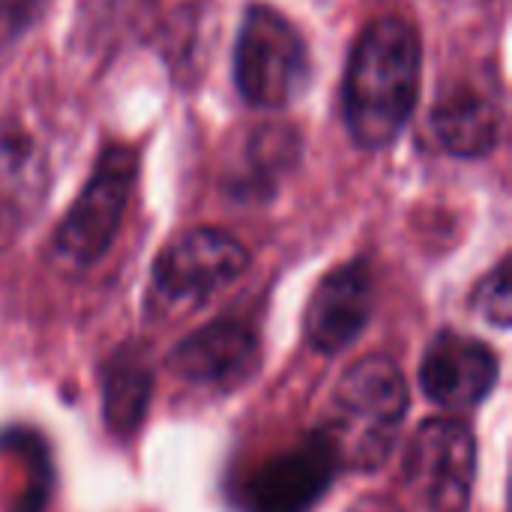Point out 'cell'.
Returning <instances> with one entry per match:
<instances>
[{"instance_id":"obj_13","label":"cell","mask_w":512,"mask_h":512,"mask_svg":"<svg viewBox=\"0 0 512 512\" xmlns=\"http://www.w3.org/2000/svg\"><path fill=\"white\" fill-rule=\"evenodd\" d=\"M45 165L27 138L0 135V237H12L42 204Z\"/></svg>"},{"instance_id":"obj_7","label":"cell","mask_w":512,"mask_h":512,"mask_svg":"<svg viewBox=\"0 0 512 512\" xmlns=\"http://www.w3.org/2000/svg\"><path fill=\"white\" fill-rule=\"evenodd\" d=\"M342 468L333 432H315L303 444L264 462L243 489L246 512H309Z\"/></svg>"},{"instance_id":"obj_4","label":"cell","mask_w":512,"mask_h":512,"mask_svg":"<svg viewBox=\"0 0 512 512\" xmlns=\"http://www.w3.org/2000/svg\"><path fill=\"white\" fill-rule=\"evenodd\" d=\"M309 78V51L297 27L273 6L252 3L234 48V81L252 108L288 105Z\"/></svg>"},{"instance_id":"obj_6","label":"cell","mask_w":512,"mask_h":512,"mask_svg":"<svg viewBox=\"0 0 512 512\" xmlns=\"http://www.w3.org/2000/svg\"><path fill=\"white\" fill-rule=\"evenodd\" d=\"M477 477V441L462 420L432 417L408 444L405 483L429 512H465Z\"/></svg>"},{"instance_id":"obj_10","label":"cell","mask_w":512,"mask_h":512,"mask_svg":"<svg viewBox=\"0 0 512 512\" xmlns=\"http://www.w3.org/2000/svg\"><path fill=\"white\" fill-rule=\"evenodd\" d=\"M372 318V270L363 258L330 270L309 297L303 333L318 354L351 348Z\"/></svg>"},{"instance_id":"obj_2","label":"cell","mask_w":512,"mask_h":512,"mask_svg":"<svg viewBox=\"0 0 512 512\" xmlns=\"http://www.w3.org/2000/svg\"><path fill=\"white\" fill-rule=\"evenodd\" d=\"M336 405L348 420V426L342 423L333 432L342 465L351 462L360 471H375L390 456L393 432L408 414V378L399 363L384 354L363 357L339 381Z\"/></svg>"},{"instance_id":"obj_9","label":"cell","mask_w":512,"mask_h":512,"mask_svg":"<svg viewBox=\"0 0 512 512\" xmlns=\"http://www.w3.org/2000/svg\"><path fill=\"white\" fill-rule=\"evenodd\" d=\"M498 354L462 333H438L420 363V390L447 411H468L489 399L498 384Z\"/></svg>"},{"instance_id":"obj_15","label":"cell","mask_w":512,"mask_h":512,"mask_svg":"<svg viewBox=\"0 0 512 512\" xmlns=\"http://www.w3.org/2000/svg\"><path fill=\"white\" fill-rule=\"evenodd\" d=\"M351 512H402L393 501H387V498H363V501H357L354 504V510Z\"/></svg>"},{"instance_id":"obj_11","label":"cell","mask_w":512,"mask_h":512,"mask_svg":"<svg viewBox=\"0 0 512 512\" xmlns=\"http://www.w3.org/2000/svg\"><path fill=\"white\" fill-rule=\"evenodd\" d=\"M504 114L495 93L462 84L450 90L432 111V129L453 156H486L501 135Z\"/></svg>"},{"instance_id":"obj_14","label":"cell","mask_w":512,"mask_h":512,"mask_svg":"<svg viewBox=\"0 0 512 512\" xmlns=\"http://www.w3.org/2000/svg\"><path fill=\"white\" fill-rule=\"evenodd\" d=\"M474 309L495 327H510L512 321V288L510 261L504 258L474 291Z\"/></svg>"},{"instance_id":"obj_8","label":"cell","mask_w":512,"mask_h":512,"mask_svg":"<svg viewBox=\"0 0 512 512\" xmlns=\"http://www.w3.org/2000/svg\"><path fill=\"white\" fill-rule=\"evenodd\" d=\"M261 363V342L255 330L240 321H213L183 336L165 357V366L180 381L231 393L243 387Z\"/></svg>"},{"instance_id":"obj_12","label":"cell","mask_w":512,"mask_h":512,"mask_svg":"<svg viewBox=\"0 0 512 512\" xmlns=\"http://www.w3.org/2000/svg\"><path fill=\"white\" fill-rule=\"evenodd\" d=\"M153 399V363L141 345H123L102 366V417L120 438L135 435Z\"/></svg>"},{"instance_id":"obj_1","label":"cell","mask_w":512,"mask_h":512,"mask_svg":"<svg viewBox=\"0 0 512 512\" xmlns=\"http://www.w3.org/2000/svg\"><path fill=\"white\" fill-rule=\"evenodd\" d=\"M423 45L411 21L384 15L357 36L345 84V126L357 147L384 150L408 126L420 96Z\"/></svg>"},{"instance_id":"obj_5","label":"cell","mask_w":512,"mask_h":512,"mask_svg":"<svg viewBox=\"0 0 512 512\" xmlns=\"http://www.w3.org/2000/svg\"><path fill=\"white\" fill-rule=\"evenodd\" d=\"M135 171L138 165L129 147L111 144L99 153L90 180L54 231L51 255L60 267L90 270L108 255L129 207Z\"/></svg>"},{"instance_id":"obj_3","label":"cell","mask_w":512,"mask_h":512,"mask_svg":"<svg viewBox=\"0 0 512 512\" xmlns=\"http://www.w3.org/2000/svg\"><path fill=\"white\" fill-rule=\"evenodd\" d=\"M249 267V249L228 231L192 228L171 240L150 270V306L183 318L234 285Z\"/></svg>"}]
</instances>
